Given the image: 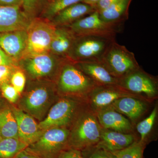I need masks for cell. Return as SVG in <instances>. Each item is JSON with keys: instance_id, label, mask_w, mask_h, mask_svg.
Returning a JSON list of instances; mask_svg holds the SVG:
<instances>
[{"instance_id": "cell-1", "label": "cell", "mask_w": 158, "mask_h": 158, "mask_svg": "<svg viewBox=\"0 0 158 158\" xmlns=\"http://www.w3.org/2000/svg\"><path fill=\"white\" fill-rule=\"evenodd\" d=\"M115 38L97 36H76L67 56L72 62H101Z\"/></svg>"}, {"instance_id": "cell-2", "label": "cell", "mask_w": 158, "mask_h": 158, "mask_svg": "<svg viewBox=\"0 0 158 158\" xmlns=\"http://www.w3.org/2000/svg\"><path fill=\"white\" fill-rule=\"evenodd\" d=\"M102 127L93 113L86 112L77 120L70 132L67 148L82 151L93 147L100 140Z\"/></svg>"}, {"instance_id": "cell-3", "label": "cell", "mask_w": 158, "mask_h": 158, "mask_svg": "<svg viewBox=\"0 0 158 158\" xmlns=\"http://www.w3.org/2000/svg\"><path fill=\"white\" fill-rule=\"evenodd\" d=\"M56 28L47 20L33 19L27 29V47L22 59L50 52Z\"/></svg>"}, {"instance_id": "cell-4", "label": "cell", "mask_w": 158, "mask_h": 158, "mask_svg": "<svg viewBox=\"0 0 158 158\" xmlns=\"http://www.w3.org/2000/svg\"><path fill=\"white\" fill-rule=\"evenodd\" d=\"M101 62L113 76L118 79L140 69L134 54L116 40L110 45Z\"/></svg>"}, {"instance_id": "cell-5", "label": "cell", "mask_w": 158, "mask_h": 158, "mask_svg": "<svg viewBox=\"0 0 158 158\" xmlns=\"http://www.w3.org/2000/svg\"><path fill=\"white\" fill-rule=\"evenodd\" d=\"M69 134L70 131L64 127L49 129L26 149L41 158H57L62 151L67 148Z\"/></svg>"}, {"instance_id": "cell-6", "label": "cell", "mask_w": 158, "mask_h": 158, "mask_svg": "<svg viewBox=\"0 0 158 158\" xmlns=\"http://www.w3.org/2000/svg\"><path fill=\"white\" fill-rule=\"evenodd\" d=\"M57 86L62 93L84 94L90 93L98 85L73 62L67 60L59 72Z\"/></svg>"}, {"instance_id": "cell-7", "label": "cell", "mask_w": 158, "mask_h": 158, "mask_svg": "<svg viewBox=\"0 0 158 158\" xmlns=\"http://www.w3.org/2000/svg\"><path fill=\"white\" fill-rule=\"evenodd\" d=\"M54 97L53 89L48 85L38 83L25 94L21 100L24 112L33 118L42 121L50 108Z\"/></svg>"}, {"instance_id": "cell-8", "label": "cell", "mask_w": 158, "mask_h": 158, "mask_svg": "<svg viewBox=\"0 0 158 158\" xmlns=\"http://www.w3.org/2000/svg\"><path fill=\"white\" fill-rule=\"evenodd\" d=\"M67 60L49 52L23 58L18 63L32 78L40 79L59 74L62 65Z\"/></svg>"}, {"instance_id": "cell-9", "label": "cell", "mask_w": 158, "mask_h": 158, "mask_svg": "<svg viewBox=\"0 0 158 158\" xmlns=\"http://www.w3.org/2000/svg\"><path fill=\"white\" fill-rule=\"evenodd\" d=\"M123 26L106 23L101 19L98 11L67 26L76 36H97L115 38L121 32Z\"/></svg>"}, {"instance_id": "cell-10", "label": "cell", "mask_w": 158, "mask_h": 158, "mask_svg": "<svg viewBox=\"0 0 158 158\" xmlns=\"http://www.w3.org/2000/svg\"><path fill=\"white\" fill-rule=\"evenodd\" d=\"M77 106V102L71 99L60 100L51 108L45 118L40 122V127L45 131L52 128L67 125L73 118Z\"/></svg>"}, {"instance_id": "cell-11", "label": "cell", "mask_w": 158, "mask_h": 158, "mask_svg": "<svg viewBox=\"0 0 158 158\" xmlns=\"http://www.w3.org/2000/svg\"><path fill=\"white\" fill-rule=\"evenodd\" d=\"M118 85L125 90L143 93L149 97L155 96L157 92L155 80L140 68L119 79Z\"/></svg>"}, {"instance_id": "cell-12", "label": "cell", "mask_w": 158, "mask_h": 158, "mask_svg": "<svg viewBox=\"0 0 158 158\" xmlns=\"http://www.w3.org/2000/svg\"><path fill=\"white\" fill-rule=\"evenodd\" d=\"M27 40V29L0 33V48L16 63L22 58Z\"/></svg>"}, {"instance_id": "cell-13", "label": "cell", "mask_w": 158, "mask_h": 158, "mask_svg": "<svg viewBox=\"0 0 158 158\" xmlns=\"http://www.w3.org/2000/svg\"><path fill=\"white\" fill-rule=\"evenodd\" d=\"M11 110L17 122L20 141L27 146L37 141L44 132L40 128L39 124L32 116L21 109L14 107Z\"/></svg>"}, {"instance_id": "cell-14", "label": "cell", "mask_w": 158, "mask_h": 158, "mask_svg": "<svg viewBox=\"0 0 158 158\" xmlns=\"http://www.w3.org/2000/svg\"><path fill=\"white\" fill-rule=\"evenodd\" d=\"M33 19L20 6L0 5V33L27 29Z\"/></svg>"}, {"instance_id": "cell-15", "label": "cell", "mask_w": 158, "mask_h": 158, "mask_svg": "<svg viewBox=\"0 0 158 158\" xmlns=\"http://www.w3.org/2000/svg\"><path fill=\"white\" fill-rule=\"evenodd\" d=\"M90 93L92 106L98 110L108 107L118 98L131 96L118 85L98 86Z\"/></svg>"}, {"instance_id": "cell-16", "label": "cell", "mask_w": 158, "mask_h": 158, "mask_svg": "<svg viewBox=\"0 0 158 158\" xmlns=\"http://www.w3.org/2000/svg\"><path fill=\"white\" fill-rule=\"evenodd\" d=\"M77 67L90 77L98 86L118 85L119 79L113 76L101 62H73Z\"/></svg>"}, {"instance_id": "cell-17", "label": "cell", "mask_w": 158, "mask_h": 158, "mask_svg": "<svg viewBox=\"0 0 158 158\" xmlns=\"http://www.w3.org/2000/svg\"><path fill=\"white\" fill-rule=\"evenodd\" d=\"M97 118L105 129L124 133L131 131L132 126L129 120L110 107L98 110Z\"/></svg>"}, {"instance_id": "cell-18", "label": "cell", "mask_w": 158, "mask_h": 158, "mask_svg": "<svg viewBox=\"0 0 158 158\" xmlns=\"http://www.w3.org/2000/svg\"><path fill=\"white\" fill-rule=\"evenodd\" d=\"M135 141V136L131 134L102 129L100 140L96 146L113 152L124 149Z\"/></svg>"}, {"instance_id": "cell-19", "label": "cell", "mask_w": 158, "mask_h": 158, "mask_svg": "<svg viewBox=\"0 0 158 158\" xmlns=\"http://www.w3.org/2000/svg\"><path fill=\"white\" fill-rule=\"evenodd\" d=\"M94 11L93 7L86 3H77L60 11L50 22L56 27H67Z\"/></svg>"}, {"instance_id": "cell-20", "label": "cell", "mask_w": 158, "mask_h": 158, "mask_svg": "<svg viewBox=\"0 0 158 158\" xmlns=\"http://www.w3.org/2000/svg\"><path fill=\"white\" fill-rule=\"evenodd\" d=\"M76 38V36L67 27H56L51 42L50 52L67 59Z\"/></svg>"}, {"instance_id": "cell-21", "label": "cell", "mask_w": 158, "mask_h": 158, "mask_svg": "<svg viewBox=\"0 0 158 158\" xmlns=\"http://www.w3.org/2000/svg\"><path fill=\"white\" fill-rule=\"evenodd\" d=\"M110 106V107L124 114L131 120H135L139 118L146 110V105L144 102L131 96L118 98Z\"/></svg>"}, {"instance_id": "cell-22", "label": "cell", "mask_w": 158, "mask_h": 158, "mask_svg": "<svg viewBox=\"0 0 158 158\" xmlns=\"http://www.w3.org/2000/svg\"><path fill=\"white\" fill-rule=\"evenodd\" d=\"M132 0H118L102 11L100 18L106 23L123 25L128 18V10Z\"/></svg>"}, {"instance_id": "cell-23", "label": "cell", "mask_w": 158, "mask_h": 158, "mask_svg": "<svg viewBox=\"0 0 158 158\" xmlns=\"http://www.w3.org/2000/svg\"><path fill=\"white\" fill-rule=\"evenodd\" d=\"M0 135L3 138L19 139L17 122L9 108L0 111Z\"/></svg>"}, {"instance_id": "cell-24", "label": "cell", "mask_w": 158, "mask_h": 158, "mask_svg": "<svg viewBox=\"0 0 158 158\" xmlns=\"http://www.w3.org/2000/svg\"><path fill=\"white\" fill-rule=\"evenodd\" d=\"M84 0H52L46 4L43 8L40 18L51 21L60 11L68 7L80 2Z\"/></svg>"}, {"instance_id": "cell-25", "label": "cell", "mask_w": 158, "mask_h": 158, "mask_svg": "<svg viewBox=\"0 0 158 158\" xmlns=\"http://www.w3.org/2000/svg\"><path fill=\"white\" fill-rule=\"evenodd\" d=\"M27 147L19 139L3 138L0 141V158H15L19 153Z\"/></svg>"}, {"instance_id": "cell-26", "label": "cell", "mask_w": 158, "mask_h": 158, "mask_svg": "<svg viewBox=\"0 0 158 158\" xmlns=\"http://www.w3.org/2000/svg\"><path fill=\"white\" fill-rule=\"evenodd\" d=\"M143 147L141 142H136L124 149L109 152L113 158H142Z\"/></svg>"}, {"instance_id": "cell-27", "label": "cell", "mask_w": 158, "mask_h": 158, "mask_svg": "<svg viewBox=\"0 0 158 158\" xmlns=\"http://www.w3.org/2000/svg\"><path fill=\"white\" fill-rule=\"evenodd\" d=\"M157 113V109L156 106L149 116L138 123L137 130L141 136V141L142 142L150 132L154 124Z\"/></svg>"}, {"instance_id": "cell-28", "label": "cell", "mask_w": 158, "mask_h": 158, "mask_svg": "<svg viewBox=\"0 0 158 158\" xmlns=\"http://www.w3.org/2000/svg\"><path fill=\"white\" fill-rule=\"evenodd\" d=\"M45 0H22V7L26 14L31 19L44 8Z\"/></svg>"}, {"instance_id": "cell-29", "label": "cell", "mask_w": 158, "mask_h": 158, "mask_svg": "<svg viewBox=\"0 0 158 158\" xmlns=\"http://www.w3.org/2000/svg\"><path fill=\"white\" fill-rule=\"evenodd\" d=\"M81 151L84 158H113L109 152L96 145Z\"/></svg>"}, {"instance_id": "cell-30", "label": "cell", "mask_w": 158, "mask_h": 158, "mask_svg": "<svg viewBox=\"0 0 158 158\" xmlns=\"http://www.w3.org/2000/svg\"><path fill=\"white\" fill-rule=\"evenodd\" d=\"M10 81L11 85L19 94L23 91L26 85V78L23 71L19 70L15 71L11 75Z\"/></svg>"}, {"instance_id": "cell-31", "label": "cell", "mask_w": 158, "mask_h": 158, "mask_svg": "<svg viewBox=\"0 0 158 158\" xmlns=\"http://www.w3.org/2000/svg\"><path fill=\"white\" fill-rule=\"evenodd\" d=\"M3 96L12 103L16 102L19 96V94L15 88L9 83L4 84L1 88Z\"/></svg>"}, {"instance_id": "cell-32", "label": "cell", "mask_w": 158, "mask_h": 158, "mask_svg": "<svg viewBox=\"0 0 158 158\" xmlns=\"http://www.w3.org/2000/svg\"><path fill=\"white\" fill-rule=\"evenodd\" d=\"M15 66L0 65V88L4 84L9 83L11 75L15 70Z\"/></svg>"}, {"instance_id": "cell-33", "label": "cell", "mask_w": 158, "mask_h": 158, "mask_svg": "<svg viewBox=\"0 0 158 158\" xmlns=\"http://www.w3.org/2000/svg\"><path fill=\"white\" fill-rule=\"evenodd\" d=\"M57 158H84L81 151L72 148H67L59 154Z\"/></svg>"}, {"instance_id": "cell-34", "label": "cell", "mask_w": 158, "mask_h": 158, "mask_svg": "<svg viewBox=\"0 0 158 158\" xmlns=\"http://www.w3.org/2000/svg\"><path fill=\"white\" fill-rule=\"evenodd\" d=\"M117 1L118 0H99L96 6H94V10L100 13L108 9Z\"/></svg>"}, {"instance_id": "cell-35", "label": "cell", "mask_w": 158, "mask_h": 158, "mask_svg": "<svg viewBox=\"0 0 158 158\" xmlns=\"http://www.w3.org/2000/svg\"><path fill=\"white\" fill-rule=\"evenodd\" d=\"M16 62L9 56L0 48V65L16 66Z\"/></svg>"}, {"instance_id": "cell-36", "label": "cell", "mask_w": 158, "mask_h": 158, "mask_svg": "<svg viewBox=\"0 0 158 158\" xmlns=\"http://www.w3.org/2000/svg\"><path fill=\"white\" fill-rule=\"evenodd\" d=\"M15 158H41L39 156L25 149L18 154Z\"/></svg>"}, {"instance_id": "cell-37", "label": "cell", "mask_w": 158, "mask_h": 158, "mask_svg": "<svg viewBox=\"0 0 158 158\" xmlns=\"http://www.w3.org/2000/svg\"><path fill=\"white\" fill-rule=\"evenodd\" d=\"M0 5L22 7V0H0Z\"/></svg>"}, {"instance_id": "cell-38", "label": "cell", "mask_w": 158, "mask_h": 158, "mask_svg": "<svg viewBox=\"0 0 158 158\" xmlns=\"http://www.w3.org/2000/svg\"><path fill=\"white\" fill-rule=\"evenodd\" d=\"M99 0H84L83 2L86 3L88 5L92 6L94 9V6H96L97 3L98 2Z\"/></svg>"}, {"instance_id": "cell-39", "label": "cell", "mask_w": 158, "mask_h": 158, "mask_svg": "<svg viewBox=\"0 0 158 158\" xmlns=\"http://www.w3.org/2000/svg\"><path fill=\"white\" fill-rule=\"evenodd\" d=\"M1 104H2V100H1V98H0V106H1Z\"/></svg>"}, {"instance_id": "cell-40", "label": "cell", "mask_w": 158, "mask_h": 158, "mask_svg": "<svg viewBox=\"0 0 158 158\" xmlns=\"http://www.w3.org/2000/svg\"><path fill=\"white\" fill-rule=\"evenodd\" d=\"M2 139H3V138H2V136L0 135V141H1V140H2Z\"/></svg>"}, {"instance_id": "cell-41", "label": "cell", "mask_w": 158, "mask_h": 158, "mask_svg": "<svg viewBox=\"0 0 158 158\" xmlns=\"http://www.w3.org/2000/svg\"><path fill=\"white\" fill-rule=\"evenodd\" d=\"M48 2H50V1H52V0H47Z\"/></svg>"}]
</instances>
